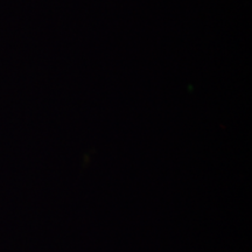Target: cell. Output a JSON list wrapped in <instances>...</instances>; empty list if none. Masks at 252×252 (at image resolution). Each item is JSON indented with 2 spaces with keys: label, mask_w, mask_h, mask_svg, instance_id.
Returning a JSON list of instances; mask_svg holds the SVG:
<instances>
[]
</instances>
